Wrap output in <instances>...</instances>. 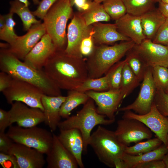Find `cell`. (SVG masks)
<instances>
[{"instance_id": "59", "label": "cell", "mask_w": 168, "mask_h": 168, "mask_svg": "<svg viewBox=\"0 0 168 168\" xmlns=\"http://www.w3.org/2000/svg\"><path fill=\"white\" fill-rule=\"evenodd\" d=\"M166 46H167V47L168 49V43L166 45Z\"/></svg>"}, {"instance_id": "42", "label": "cell", "mask_w": 168, "mask_h": 168, "mask_svg": "<svg viewBox=\"0 0 168 168\" xmlns=\"http://www.w3.org/2000/svg\"><path fill=\"white\" fill-rule=\"evenodd\" d=\"M95 45L92 34L84 38L80 46V51L82 56L89 55L92 52Z\"/></svg>"}, {"instance_id": "47", "label": "cell", "mask_w": 168, "mask_h": 168, "mask_svg": "<svg viewBox=\"0 0 168 168\" xmlns=\"http://www.w3.org/2000/svg\"><path fill=\"white\" fill-rule=\"evenodd\" d=\"M89 1L87 0H73V5H75L80 12L86 10L88 7Z\"/></svg>"}, {"instance_id": "20", "label": "cell", "mask_w": 168, "mask_h": 168, "mask_svg": "<svg viewBox=\"0 0 168 168\" xmlns=\"http://www.w3.org/2000/svg\"><path fill=\"white\" fill-rule=\"evenodd\" d=\"M118 31L135 44H139L146 39L143 32L141 17L126 13L116 20Z\"/></svg>"}, {"instance_id": "51", "label": "cell", "mask_w": 168, "mask_h": 168, "mask_svg": "<svg viewBox=\"0 0 168 168\" xmlns=\"http://www.w3.org/2000/svg\"><path fill=\"white\" fill-rule=\"evenodd\" d=\"M162 160L165 164L166 168H168V152L164 156Z\"/></svg>"}, {"instance_id": "40", "label": "cell", "mask_w": 168, "mask_h": 168, "mask_svg": "<svg viewBox=\"0 0 168 168\" xmlns=\"http://www.w3.org/2000/svg\"><path fill=\"white\" fill-rule=\"evenodd\" d=\"M58 0H41L36 9L32 11L33 14L43 20L47 12Z\"/></svg>"}, {"instance_id": "23", "label": "cell", "mask_w": 168, "mask_h": 168, "mask_svg": "<svg viewBox=\"0 0 168 168\" xmlns=\"http://www.w3.org/2000/svg\"><path fill=\"white\" fill-rule=\"evenodd\" d=\"M66 97L62 95L52 96L44 94L42 96L41 102L45 117L44 122L52 132L56 129L60 122V108Z\"/></svg>"}, {"instance_id": "56", "label": "cell", "mask_w": 168, "mask_h": 168, "mask_svg": "<svg viewBox=\"0 0 168 168\" xmlns=\"http://www.w3.org/2000/svg\"><path fill=\"white\" fill-rule=\"evenodd\" d=\"M73 0H70L71 5L72 7L73 6Z\"/></svg>"}, {"instance_id": "36", "label": "cell", "mask_w": 168, "mask_h": 168, "mask_svg": "<svg viewBox=\"0 0 168 168\" xmlns=\"http://www.w3.org/2000/svg\"><path fill=\"white\" fill-rule=\"evenodd\" d=\"M153 81L157 89L164 91L168 87V68L157 65L152 68Z\"/></svg>"}, {"instance_id": "46", "label": "cell", "mask_w": 168, "mask_h": 168, "mask_svg": "<svg viewBox=\"0 0 168 168\" xmlns=\"http://www.w3.org/2000/svg\"><path fill=\"white\" fill-rule=\"evenodd\" d=\"M135 168H166V166L162 160H155L139 165Z\"/></svg>"}, {"instance_id": "28", "label": "cell", "mask_w": 168, "mask_h": 168, "mask_svg": "<svg viewBox=\"0 0 168 168\" xmlns=\"http://www.w3.org/2000/svg\"><path fill=\"white\" fill-rule=\"evenodd\" d=\"M9 12L17 14L21 20L24 31H27L34 24L41 22L36 19L28 7L18 0H14L9 2Z\"/></svg>"}, {"instance_id": "10", "label": "cell", "mask_w": 168, "mask_h": 168, "mask_svg": "<svg viewBox=\"0 0 168 168\" xmlns=\"http://www.w3.org/2000/svg\"><path fill=\"white\" fill-rule=\"evenodd\" d=\"M122 118L133 119L144 124L166 146L168 145V118L158 110L154 102L150 110L144 114H139L129 110L124 111Z\"/></svg>"}, {"instance_id": "5", "label": "cell", "mask_w": 168, "mask_h": 168, "mask_svg": "<svg viewBox=\"0 0 168 168\" xmlns=\"http://www.w3.org/2000/svg\"><path fill=\"white\" fill-rule=\"evenodd\" d=\"M89 145L99 160L110 168H116L122 160L126 146L118 139L114 132L100 125L91 134Z\"/></svg>"}, {"instance_id": "26", "label": "cell", "mask_w": 168, "mask_h": 168, "mask_svg": "<svg viewBox=\"0 0 168 168\" xmlns=\"http://www.w3.org/2000/svg\"><path fill=\"white\" fill-rule=\"evenodd\" d=\"M90 98L85 92L77 90L68 91L66 100L60 108L61 117L68 118L73 110L81 105L85 104Z\"/></svg>"}, {"instance_id": "57", "label": "cell", "mask_w": 168, "mask_h": 168, "mask_svg": "<svg viewBox=\"0 0 168 168\" xmlns=\"http://www.w3.org/2000/svg\"><path fill=\"white\" fill-rule=\"evenodd\" d=\"M165 91L168 94V87Z\"/></svg>"}, {"instance_id": "41", "label": "cell", "mask_w": 168, "mask_h": 168, "mask_svg": "<svg viewBox=\"0 0 168 168\" xmlns=\"http://www.w3.org/2000/svg\"><path fill=\"white\" fill-rule=\"evenodd\" d=\"M0 164L4 168L11 165L14 168H19L15 156L9 153L0 152Z\"/></svg>"}, {"instance_id": "37", "label": "cell", "mask_w": 168, "mask_h": 168, "mask_svg": "<svg viewBox=\"0 0 168 168\" xmlns=\"http://www.w3.org/2000/svg\"><path fill=\"white\" fill-rule=\"evenodd\" d=\"M126 60L119 61L109 70L110 73L109 90H119L122 71Z\"/></svg>"}, {"instance_id": "35", "label": "cell", "mask_w": 168, "mask_h": 168, "mask_svg": "<svg viewBox=\"0 0 168 168\" xmlns=\"http://www.w3.org/2000/svg\"><path fill=\"white\" fill-rule=\"evenodd\" d=\"M13 14L9 12L5 15L6 22L3 28L0 30V39L9 44L13 43L18 36L15 33L14 27L16 23L13 19Z\"/></svg>"}, {"instance_id": "12", "label": "cell", "mask_w": 168, "mask_h": 168, "mask_svg": "<svg viewBox=\"0 0 168 168\" xmlns=\"http://www.w3.org/2000/svg\"><path fill=\"white\" fill-rule=\"evenodd\" d=\"M152 77V67H148L145 73L138 95L132 103L119 108L118 111L132 110L139 114H145L150 110L156 92Z\"/></svg>"}, {"instance_id": "6", "label": "cell", "mask_w": 168, "mask_h": 168, "mask_svg": "<svg viewBox=\"0 0 168 168\" xmlns=\"http://www.w3.org/2000/svg\"><path fill=\"white\" fill-rule=\"evenodd\" d=\"M70 0H58L49 9L43 20L46 33L57 49H65L67 44L66 29L73 16Z\"/></svg>"}, {"instance_id": "3", "label": "cell", "mask_w": 168, "mask_h": 168, "mask_svg": "<svg viewBox=\"0 0 168 168\" xmlns=\"http://www.w3.org/2000/svg\"><path fill=\"white\" fill-rule=\"evenodd\" d=\"M135 44L131 40L111 46L95 45L92 52L86 60L88 78H97L105 74Z\"/></svg>"}, {"instance_id": "29", "label": "cell", "mask_w": 168, "mask_h": 168, "mask_svg": "<svg viewBox=\"0 0 168 168\" xmlns=\"http://www.w3.org/2000/svg\"><path fill=\"white\" fill-rule=\"evenodd\" d=\"M140 81L126 62L123 68L119 90L124 99L137 87Z\"/></svg>"}, {"instance_id": "24", "label": "cell", "mask_w": 168, "mask_h": 168, "mask_svg": "<svg viewBox=\"0 0 168 168\" xmlns=\"http://www.w3.org/2000/svg\"><path fill=\"white\" fill-rule=\"evenodd\" d=\"M140 17L143 32L146 39L152 40L166 18L158 8L156 7Z\"/></svg>"}, {"instance_id": "19", "label": "cell", "mask_w": 168, "mask_h": 168, "mask_svg": "<svg viewBox=\"0 0 168 168\" xmlns=\"http://www.w3.org/2000/svg\"><path fill=\"white\" fill-rule=\"evenodd\" d=\"M8 153L15 156L19 168H42L45 163L44 153L21 144L14 142Z\"/></svg>"}, {"instance_id": "39", "label": "cell", "mask_w": 168, "mask_h": 168, "mask_svg": "<svg viewBox=\"0 0 168 168\" xmlns=\"http://www.w3.org/2000/svg\"><path fill=\"white\" fill-rule=\"evenodd\" d=\"M154 43L166 45L168 43V18L162 24L152 40Z\"/></svg>"}, {"instance_id": "49", "label": "cell", "mask_w": 168, "mask_h": 168, "mask_svg": "<svg viewBox=\"0 0 168 168\" xmlns=\"http://www.w3.org/2000/svg\"><path fill=\"white\" fill-rule=\"evenodd\" d=\"M20 2L24 3L26 6L29 7L30 3L28 0H18ZM33 3L35 5H38L40 2V0H32Z\"/></svg>"}, {"instance_id": "8", "label": "cell", "mask_w": 168, "mask_h": 168, "mask_svg": "<svg viewBox=\"0 0 168 168\" xmlns=\"http://www.w3.org/2000/svg\"><path fill=\"white\" fill-rule=\"evenodd\" d=\"M7 103L22 102L28 106L38 108L43 111L41 97L43 93L28 82L13 78L10 86L2 92Z\"/></svg>"}, {"instance_id": "7", "label": "cell", "mask_w": 168, "mask_h": 168, "mask_svg": "<svg viewBox=\"0 0 168 168\" xmlns=\"http://www.w3.org/2000/svg\"><path fill=\"white\" fill-rule=\"evenodd\" d=\"M6 133L14 142L34 148L44 154L49 152L52 144L53 133L37 126L23 128L11 125Z\"/></svg>"}, {"instance_id": "25", "label": "cell", "mask_w": 168, "mask_h": 168, "mask_svg": "<svg viewBox=\"0 0 168 168\" xmlns=\"http://www.w3.org/2000/svg\"><path fill=\"white\" fill-rule=\"evenodd\" d=\"M168 152L167 146L162 144L157 148L150 152L138 155H131L125 153L122 160L126 168H135L141 164L155 160H162Z\"/></svg>"}, {"instance_id": "52", "label": "cell", "mask_w": 168, "mask_h": 168, "mask_svg": "<svg viewBox=\"0 0 168 168\" xmlns=\"http://www.w3.org/2000/svg\"><path fill=\"white\" fill-rule=\"evenodd\" d=\"M9 44L7 43H0V47L1 49H8L9 47Z\"/></svg>"}, {"instance_id": "54", "label": "cell", "mask_w": 168, "mask_h": 168, "mask_svg": "<svg viewBox=\"0 0 168 168\" xmlns=\"http://www.w3.org/2000/svg\"><path fill=\"white\" fill-rule=\"evenodd\" d=\"M153 2H154L155 3H156L157 2L158 3L159 2L161 1L160 0H151Z\"/></svg>"}, {"instance_id": "31", "label": "cell", "mask_w": 168, "mask_h": 168, "mask_svg": "<svg viewBox=\"0 0 168 168\" xmlns=\"http://www.w3.org/2000/svg\"><path fill=\"white\" fill-rule=\"evenodd\" d=\"M110 73L108 71L104 76L98 78H88L77 90L86 92L90 90L105 91L109 90Z\"/></svg>"}, {"instance_id": "1", "label": "cell", "mask_w": 168, "mask_h": 168, "mask_svg": "<svg viewBox=\"0 0 168 168\" xmlns=\"http://www.w3.org/2000/svg\"><path fill=\"white\" fill-rule=\"evenodd\" d=\"M57 49L44 66L47 75L61 90H76L88 78L86 60Z\"/></svg>"}, {"instance_id": "45", "label": "cell", "mask_w": 168, "mask_h": 168, "mask_svg": "<svg viewBox=\"0 0 168 168\" xmlns=\"http://www.w3.org/2000/svg\"><path fill=\"white\" fill-rule=\"evenodd\" d=\"M13 78L7 73L0 72V91L2 92L11 85Z\"/></svg>"}, {"instance_id": "34", "label": "cell", "mask_w": 168, "mask_h": 168, "mask_svg": "<svg viewBox=\"0 0 168 168\" xmlns=\"http://www.w3.org/2000/svg\"><path fill=\"white\" fill-rule=\"evenodd\" d=\"M102 3L104 10L113 20H117L127 13L122 0H105Z\"/></svg>"}, {"instance_id": "15", "label": "cell", "mask_w": 168, "mask_h": 168, "mask_svg": "<svg viewBox=\"0 0 168 168\" xmlns=\"http://www.w3.org/2000/svg\"><path fill=\"white\" fill-rule=\"evenodd\" d=\"M11 105L8 111L11 124L16 123L19 126L29 128L44 122V112L40 109L30 107L19 101L14 102Z\"/></svg>"}, {"instance_id": "9", "label": "cell", "mask_w": 168, "mask_h": 168, "mask_svg": "<svg viewBox=\"0 0 168 168\" xmlns=\"http://www.w3.org/2000/svg\"><path fill=\"white\" fill-rule=\"evenodd\" d=\"M115 134L119 141L126 146L152 138L151 131L141 121L133 119L122 118L117 122Z\"/></svg>"}, {"instance_id": "14", "label": "cell", "mask_w": 168, "mask_h": 168, "mask_svg": "<svg viewBox=\"0 0 168 168\" xmlns=\"http://www.w3.org/2000/svg\"><path fill=\"white\" fill-rule=\"evenodd\" d=\"M46 33L43 23L33 25L25 35L18 36L8 49L21 60L23 61L42 36Z\"/></svg>"}, {"instance_id": "13", "label": "cell", "mask_w": 168, "mask_h": 168, "mask_svg": "<svg viewBox=\"0 0 168 168\" xmlns=\"http://www.w3.org/2000/svg\"><path fill=\"white\" fill-rule=\"evenodd\" d=\"M85 92L96 104L99 114L105 116L109 119L115 120V114L124 99L119 90L102 91L90 90Z\"/></svg>"}, {"instance_id": "50", "label": "cell", "mask_w": 168, "mask_h": 168, "mask_svg": "<svg viewBox=\"0 0 168 168\" xmlns=\"http://www.w3.org/2000/svg\"><path fill=\"white\" fill-rule=\"evenodd\" d=\"M6 22L5 15H0V30L2 29L4 27Z\"/></svg>"}, {"instance_id": "4", "label": "cell", "mask_w": 168, "mask_h": 168, "mask_svg": "<svg viewBox=\"0 0 168 168\" xmlns=\"http://www.w3.org/2000/svg\"><path fill=\"white\" fill-rule=\"evenodd\" d=\"M105 115L97 111L94 101L90 98L82 108L75 115L69 117L59 123L60 130L72 128L78 129L82 135L84 143L83 152L86 153L89 145L91 132L97 125H107L114 123L115 120L106 119Z\"/></svg>"}, {"instance_id": "48", "label": "cell", "mask_w": 168, "mask_h": 168, "mask_svg": "<svg viewBox=\"0 0 168 168\" xmlns=\"http://www.w3.org/2000/svg\"><path fill=\"white\" fill-rule=\"evenodd\" d=\"M157 8L163 16L166 18H168V3L161 1L158 3Z\"/></svg>"}, {"instance_id": "32", "label": "cell", "mask_w": 168, "mask_h": 168, "mask_svg": "<svg viewBox=\"0 0 168 168\" xmlns=\"http://www.w3.org/2000/svg\"><path fill=\"white\" fill-rule=\"evenodd\" d=\"M125 6L127 13L137 16L142 15L155 7L151 0H122Z\"/></svg>"}, {"instance_id": "21", "label": "cell", "mask_w": 168, "mask_h": 168, "mask_svg": "<svg viewBox=\"0 0 168 168\" xmlns=\"http://www.w3.org/2000/svg\"><path fill=\"white\" fill-rule=\"evenodd\" d=\"M92 25V36L95 45L110 44L118 41L131 40L118 31L115 23L99 22Z\"/></svg>"}, {"instance_id": "58", "label": "cell", "mask_w": 168, "mask_h": 168, "mask_svg": "<svg viewBox=\"0 0 168 168\" xmlns=\"http://www.w3.org/2000/svg\"><path fill=\"white\" fill-rule=\"evenodd\" d=\"M167 148L168 150V145L167 146Z\"/></svg>"}, {"instance_id": "44", "label": "cell", "mask_w": 168, "mask_h": 168, "mask_svg": "<svg viewBox=\"0 0 168 168\" xmlns=\"http://www.w3.org/2000/svg\"><path fill=\"white\" fill-rule=\"evenodd\" d=\"M10 114L8 111L0 109V132H5L11 125Z\"/></svg>"}, {"instance_id": "53", "label": "cell", "mask_w": 168, "mask_h": 168, "mask_svg": "<svg viewBox=\"0 0 168 168\" xmlns=\"http://www.w3.org/2000/svg\"><path fill=\"white\" fill-rule=\"evenodd\" d=\"M92 1L95 2H96L101 3L102 2H103L105 0H91Z\"/></svg>"}, {"instance_id": "2", "label": "cell", "mask_w": 168, "mask_h": 168, "mask_svg": "<svg viewBox=\"0 0 168 168\" xmlns=\"http://www.w3.org/2000/svg\"><path fill=\"white\" fill-rule=\"evenodd\" d=\"M0 70L13 78L30 83L49 96L62 95L61 89L49 78L43 69H35L22 61L8 49H0Z\"/></svg>"}, {"instance_id": "22", "label": "cell", "mask_w": 168, "mask_h": 168, "mask_svg": "<svg viewBox=\"0 0 168 168\" xmlns=\"http://www.w3.org/2000/svg\"><path fill=\"white\" fill-rule=\"evenodd\" d=\"M58 137L63 145L75 157L79 167L84 168V166L82 158L83 140L80 131L76 128L60 130Z\"/></svg>"}, {"instance_id": "18", "label": "cell", "mask_w": 168, "mask_h": 168, "mask_svg": "<svg viewBox=\"0 0 168 168\" xmlns=\"http://www.w3.org/2000/svg\"><path fill=\"white\" fill-rule=\"evenodd\" d=\"M48 168H77L79 167L73 156L59 140L58 136L53 133V140L50 149L46 154Z\"/></svg>"}, {"instance_id": "30", "label": "cell", "mask_w": 168, "mask_h": 168, "mask_svg": "<svg viewBox=\"0 0 168 168\" xmlns=\"http://www.w3.org/2000/svg\"><path fill=\"white\" fill-rule=\"evenodd\" d=\"M125 59L132 71L140 82L149 67L142 58L133 48L126 53Z\"/></svg>"}, {"instance_id": "16", "label": "cell", "mask_w": 168, "mask_h": 168, "mask_svg": "<svg viewBox=\"0 0 168 168\" xmlns=\"http://www.w3.org/2000/svg\"><path fill=\"white\" fill-rule=\"evenodd\" d=\"M133 49L143 59L149 67L159 65L168 67V49L166 45L146 39Z\"/></svg>"}, {"instance_id": "60", "label": "cell", "mask_w": 168, "mask_h": 168, "mask_svg": "<svg viewBox=\"0 0 168 168\" xmlns=\"http://www.w3.org/2000/svg\"><path fill=\"white\" fill-rule=\"evenodd\" d=\"M167 68H168V67H167Z\"/></svg>"}, {"instance_id": "27", "label": "cell", "mask_w": 168, "mask_h": 168, "mask_svg": "<svg viewBox=\"0 0 168 168\" xmlns=\"http://www.w3.org/2000/svg\"><path fill=\"white\" fill-rule=\"evenodd\" d=\"M80 12L87 26L100 21H108L111 19L101 3L91 0L89 1L88 8L85 11Z\"/></svg>"}, {"instance_id": "17", "label": "cell", "mask_w": 168, "mask_h": 168, "mask_svg": "<svg viewBox=\"0 0 168 168\" xmlns=\"http://www.w3.org/2000/svg\"><path fill=\"white\" fill-rule=\"evenodd\" d=\"M49 35L46 33L25 58L23 61L31 67L42 70L57 49Z\"/></svg>"}, {"instance_id": "38", "label": "cell", "mask_w": 168, "mask_h": 168, "mask_svg": "<svg viewBox=\"0 0 168 168\" xmlns=\"http://www.w3.org/2000/svg\"><path fill=\"white\" fill-rule=\"evenodd\" d=\"M154 102L159 111L168 118V94L162 90L156 89Z\"/></svg>"}, {"instance_id": "55", "label": "cell", "mask_w": 168, "mask_h": 168, "mask_svg": "<svg viewBox=\"0 0 168 168\" xmlns=\"http://www.w3.org/2000/svg\"><path fill=\"white\" fill-rule=\"evenodd\" d=\"M161 1L167 3H168V0H160Z\"/></svg>"}, {"instance_id": "11", "label": "cell", "mask_w": 168, "mask_h": 168, "mask_svg": "<svg viewBox=\"0 0 168 168\" xmlns=\"http://www.w3.org/2000/svg\"><path fill=\"white\" fill-rule=\"evenodd\" d=\"M67 44L65 51L68 54L83 58L80 46L83 40L92 34V25L87 26L80 12L74 14L67 28Z\"/></svg>"}, {"instance_id": "33", "label": "cell", "mask_w": 168, "mask_h": 168, "mask_svg": "<svg viewBox=\"0 0 168 168\" xmlns=\"http://www.w3.org/2000/svg\"><path fill=\"white\" fill-rule=\"evenodd\" d=\"M163 144L158 138H150L144 142H139L134 145L126 146L125 152L131 155H138L153 150Z\"/></svg>"}, {"instance_id": "43", "label": "cell", "mask_w": 168, "mask_h": 168, "mask_svg": "<svg viewBox=\"0 0 168 168\" xmlns=\"http://www.w3.org/2000/svg\"><path fill=\"white\" fill-rule=\"evenodd\" d=\"M14 142L5 132H0V152L8 153Z\"/></svg>"}]
</instances>
